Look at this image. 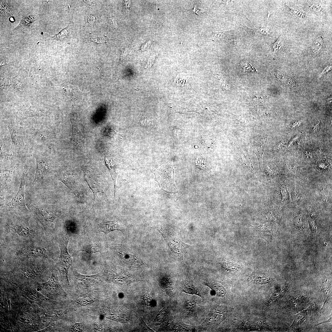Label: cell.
Instances as JSON below:
<instances>
[{
    "label": "cell",
    "mask_w": 332,
    "mask_h": 332,
    "mask_svg": "<svg viewBox=\"0 0 332 332\" xmlns=\"http://www.w3.org/2000/svg\"><path fill=\"white\" fill-rule=\"evenodd\" d=\"M70 236L65 234L61 237L59 240L60 250V256L55 267L58 271L61 279L63 283L66 285L69 284L68 279V272L72 264V259L68 251L67 246Z\"/></svg>",
    "instance_id": "obj_1"
},
{
    "label": "cell",
    "mask_w": 332,
    "mask_h": 332,
    "mask_svg": "<svg viewBox=\"0 0 332 332\" xmlns=\"http://www.w3.org/2000/svg\"><path fill=\"white\" fill-rule=\"evenodd\" d=\"M162 235L172 254L178 261L183 260L185 251L189 246L173 232L162 227H154Z\"/></svg>",
    "instance_id": "obj_2"
},
{
    "label": "cell",
    "mask_w": 332,
    "mask_h": 332,
    "mask_svg": "<svg viewBox=\"0 0 332 332\" xmlns=\"http://www.w3.org/2000/svg\"><path fill=\"white\" fill-rule=\"evenodd\" d=\"M154 173L155 180L162 190L170 193L178 192L174 180V169L172 166L162 164L154 171Z\"/></svg>",
    "instance_id": "obj_3"
},
{
    "label": "cell",
    "mask_w": 332,
    "mask_h": 332,
    "mask_svg": "<svg viewBox=\"0 0 332 332\" xmlns=\"http://www.w3.org/2000/svg\"><path fill=\"white\" fill-rule=\"evenodd\" d=\"M51 252L45 246L30 243L24 245L15 255V258L23 260L30 259L48 258L52 256Z\"/></svg>",
    "instance_id": "obj_4"
},
{
    "label": "cell",
    "mask_w": 332,
    "mask_h": 332,
    "mask_svg": "<svg viewBox=\"0 0 332 332\" xmlns=\"http://www.w3.org/2000/svg\"><path fill=\"white\" fill-rule=\"evenodd\" d=\"M30 208L43 224L51 226L59 216V213L53 206L49 204H31Z\"/></svg>",
    "instance_id": "obj_5"
},
{
    "label": "cell",
    "mask_w": 332,
    "mask_h": 332,
    "mask_svg": "<svg viewBox=\"0 0 332 332\" xmlns=\"http://www.w3.org/2000/svg\"><path fill=\"white\" fill-rule=\"evenodd\" d=\"M57 177L73 192L78 201L85 203L81 186L73 175L65 171H61L57 173Z\"/></svg>",
    "instance_id": "obj_6"
},
{
    "label": "cell",
    "mask_w": 332,
    "mask_h": 332,
    "mask_svg": "<svg viewBox=\"0 0 332 332\" xmlns=\"http://www.w3.org/2000/svg\"><path fill=\"white\" fill-rule=\"evenodd\" d=\"M25 185L24 174L22 176L18 190L11 200L2 208L7 211H16L26 212L28 211L26 207L24 196Z\"/></svg>",
    "instance_id": "obj_7"
},
{
    "label": "cell",
    "mask_w": 332,
    "mask_h": 332,
    "mask_svg": "<svg viewBox=\"0 0 332 332\" xmlns=\"http://www.w3.org/2000/svg\"><path fill=\"white\" fill-rule=\"evenodd\" d=\"M85 181L92 190L93 195L92 208L94 207L97 194L99 192H103L99 176L94 169L89 166H85L83 168Z\"/></svg>",
    "instance_id": "obj_8"
},
{
    "label": "cell",
    "mask_w": 332,
    "mask_h": 332,
    "mask_svg": "<svg viewBox=\"0 0 332 332\" xmlns=\"http://www.w3.org/2000/svg\"><path fill=\"white\" fill-rule=\"evenodd\" d=\"M112 251L114 257L124 264L136 267L144 265L143 262L138 257L124 247L115 246L112 248Z\"/></svg>",
    "instance_id": "obj_9"
},
{
    "label": "cell",
    "mask_w": 332,
    "mask_h": 332,
    "mask_svg": "<svg viewBox=\"0 0 332 332\" xmlns=\"http://www.w3.org/2000/svg\"><path fill=\"white\" fill-rule=\"evenodd\" d=\"M28 308V309H29ZM30 308L25 309L24 308H20L18 310L17 316L15 318L16 322L18 326L26 328L34 329L38 325L40 318L36 313Z\"/></svg>",
    "instance_id": "obj_10"
},
{
    "label": "cell",
    "mask_w": 332,
    "mask_h": 332,
    "mask_svg": "<svg viewBox=\"0 0 332 332\" xmlns=\"http://www.w3.org/2000/svg\"><path fill=\"white\" fill-rule=\"evenodd\" d=\"M38 284L42 290L50 295L53 296L66 295L59 283L57 274L54 272H52L51 276L48 281Z\"/></svg>",
    "instance_id": "obj_11"
},
{
    "label": "cell",
    "mask_w": 332,
    "mask_h": 332,
    "mask_svg": "<svg viewBox=\"0 0 332 332\" xmlns=\"http://www.w3.org/2000/svg\"><path fill=\"white\" fill-rule=\"evenodd\" d=\"M21 293L22 295L29 300L41 304L43 301H46L47 298L43 295L38 292L34 288L30 287L19 285L14 283Z\"/></svg>",
    "instance_id": "obj_12"
},
{
    "label": "cell",
    "mask_w": 332,
    "mask_h": 332,
    "mask_svg": "<svg viewBox=\"0 0 332 332\" xmlns=\"http://www.w3.org/2000/svg\"><path fill=\"white\" fill-rule=\"evenodd\" d=\"M37 168L33 184L41 181L49 173L50 170V166L48 160L44 156L40 155L35 156Z\"/></svg>",
    "instance_id": "obj_13"
},
{
    "label": "cell",
    "mask_w": 332,
    "mask_h": 332,
    "mask_svg": "<svg viewBox=\"0 0 332 332\" xmlns=\"http://www.w3.org/2000/svg\"><path fill=\"white\" fill-rule=\"evenodd\" d=\"M8 232L13 235L26 237L35 234L34 231L30 227L24 224L14 223H8L6 226Z\"/></svg>",
    "instance_id": "obj_14"
},
{
    "label": "cell",
    "mask_w": 332,
    "mask_h": 332,
    "mask_svg": "<svg viewBox=\"0 0 332 332\" xmlns=\"http://www.w3.org/2000/svg\"><path fill=\"white\" fill-rule=\"evenodd\" d=\"M46 269V267L43 264H30L22 268L21 276L26 279H34L40 276Z\"/></svg>",
    "instance_id": "obj_15"
},
{
    "label": "cell",
    "mask_w": 332,
    "mask_h": 332,
    "mask_svg": "<svg viewBox=\"0 0 332 332\" xmlns=\"http://www.w3.org/2000/svg\"><path fill=\"white\" fill-rule=\"evenodd\" d=\"M75 283L79 288H85L98 283L101 279L100 273L93 275H82L77 272L74 273Z\"/></svg>",
    "instance_id": "obj_16"
},
{
    "label": "cell",
    "mask_w": 332,
    "mask_h": 332,
    "mask_svg": "<svg viewBox=\"0 0 332 332\" xmlns=\"http://www.w3.org/2000/svg\"><path fill=\"white\" fill-rule=\"evenodd\" d=\"M267 137L264 135L257 137L254 142V152L256 154L259 162L260 172L263 165L262 158L264 149L267 141Z\"/></svg>",
    "instance_id": "obj_17"
},
{
    "label": "cell",
    "mask_w": 332,
    "mask_h": 332,
    "mask_svg": "<svg viewBox=\"0 0 332 332\" xmlns=\"http://www.w3.org/2000/svg\"><path fill=\"white\" fill-rule=\"evenodd\" d=\"M317 272L322 280L321 291L324 296V303L320 311L323 310L331 296V284L330 279L323 274L316 267Z\"/></svg>",
    "instance_id": "obj_18"
},
{
    "label": "cell",
    "mask_w": 332,
    "mask_h": 332,
    "mask_svg": "<svg viewBox=\"0 0 332 332\" xmlns=\"http://www.w3.org/2000/svg\"><path fill=\"white\" fill-rule=\"evenodd\" d=\"M72 142L73 146L81 152L85 153V149L83 136L75 122L72 121Z\"/></svg>",
    "instance_id": "obj_19"
},
{
    "label": "cell",
    "mask_w": 332,
    "mask_h": 332,
    "mask_svg": "<svg viewBox=\"0 0 332 332\" xmlns=\"http://www.w3.org/2000/svg\"><path fill=\"white\" fill-rule=\"evenodd\" d=\"M8 128L10 133L11 140V147L15 149H19L22 146L23 137L21 133L16 127L12 125H9Z\"/></svg>",
    "instance_id": "obj_20"
},
{
    "label": "cell",
    "mask_w": 332,
    "mask_h": 332,
    "mask_svg": "<svg viewBox=\"0 0 332 332\" xmlns=\"http://www.w3.org/2000/svg\"><path fill=\"white\" fill-rule=\"evenodd\" d=\"M105 161L111 175L113 182L114 188V196H115L116 188V179L117 177V169L118 168V164L116 158L112 156H105Z\"/></svg>",
    "instance_id": "obj_21"
},
{
    "label": "cell",
    "mask_w": 332,
    "mask_h": 332,
    "mask_svg": "<svg viewBox=\"0 0 332 332\" xmlns=\"http://www.w3.org/2000/svg\"><path fill=\"white\" fill-rule=\"evenodd\" d=\"M98 230L105 235L114 231H124V228L117 222L109 221L102 222L98 225Z\"/></svg>",
    "instance_id": "obj_22"
},
{
    "label": "cell",
    "mask_w": 332,
    "mask_h": 332,
    "mask_svg": "<svg viewBox=\"0 0 332 332\" xmlns=\"http://www.w3.org/2000/svg\"><path fill=\"white\" fill-rule=\"evenodd\" d=\"M161 283L164 290L169 296L173 297L175 293V287L172 277L168 275L165 276L161 280Z\"/></svg>",
    "instance_id": "obj_23"
},
{
    "label": "cell",
    "mask_w": 332,
    "mask_h": 332,
    "mask_svg": "<svg viewBox=\"0 0 332 332\" xmlns=\"http://www.w3.org/2000/svg\"><path fill=\"white\" fill-rule=\"evenodd\" d=\"M102 246L100 243L94 242L88 243L83 245L80 251H85L89 254L101 252L102 251Z\"/></svg>",
    "instance_id": "obj_24"
},
{
    "label": "cell",
    "mask_w": 332,
    "mask_h": 332,
    "mask_svg": "<svg viewBox=\"0 0 332 332\" xmlns=\"http://www.w3.org/2000/svg\"><path fill=\"white\" fill-rule=\"evenodd\" d=\"M66 313L63 310L48 311L44 314L45 318L48 322H52L62 318Z\"/></svg>",
    "instance_id": "obj_25"
},
{
    "label": "cell",
    "mask_w": 332,
    "mask_h": 332,
    "mask_svg": "<svg viewBox=\"0 0 332 332\" xmlns=\"http://www.w3.org/2000/svg\"><path fill=\"white\" fill-rule=\"evenodd\" d=\"M302 217L296 216L293 221L294 232L298 235H303L305 232L304 223Z\"/></svg>",
    "instance_id": "obj_26"
},
{
    "label": "cell",
    "mask_w": 332,
    "mask_h": 332,
    "mask_svg": "<svg viewBox=\"0 0 332 332\" xmlns=\"http://www.w3.org/2000/svg\"><path fill=\"white\" fill-rule=\"evenodd\" d=\"M222 314L217 312H213L209 314L207 317L204 323L209 325H217L223 320Z\"/></svg>",
    "instance_id": "obj_27"
},
{
    "label": "cell",
    "mask_w": 332,
    "mask_h": 332,
    "mask_svg": "<svg viewBox=\"0 0 332 332\" xmlns=\"http://www.w3.org/2000/svg\"><path fill=\"white\" fill-rule=\"evenodd\" d=\"M180 289L181 292H184L187 294H195L202 298L200 291L192 283L187 282L184 283L181 286Z\"/></svg>",
    "instance_id": "obj_28"
},
{
    "label": "cell",
    "mask_w": 332,
    "mask_h": 332,
    "mask_svg": "<svg viewBox=\"0 0 332 332\" xmlns=\"http://www.w3.org/2000/svg\"><path fill=\"white\" fill-rule=\"evenodd\" d=\"M314 306L313 304H312L306 309L297 314L290 327L292 328L296 327L303 322L306 319V316L308 314V313Z\"/></svg>",
    "instance_id": "obj_29"
},
{
    "label": "cell",
    "mask_w": 332,
    "mask_h": 332,
    "mask_svg": "<svg viewBox=\"0 0 332 332\" xmlns=\"http://www.w3.org/2000/svg\"><path fill=\"white\" fill-rule=\"evenodd\" d=\"M34 137L38 141L43 142L50 139L52 137V134L48 130L38 131L35 132Z\"/></svg>",
    "instance_id": "obj_30"
},
{
    "label": "cell",
    "mask_w": 332,
    "mask_h": 332,
    "mask_svg": "<svg viewBox=\"0 0 332 332\" xmlns=\"http://www.w3.org/2000/svg\"><path fill=\"white\" fill-rule=\"evenodd\" d=\"M258 229L262 234V236L264 237L265 239H271L273 234V231L271 227L268 224L259 226L258 227L253 226Z\"/></svg>",
    "instance_id": "obj_31"
},
{
    "label": "cell",
    "mask_w": 332,
    "mask_h": 332,
    "mask_svg": "<svg viewBox=\"0 0 332 332\" xmlns=\"http://www.w3.org/2000/svg\"><path fill=\"white\" fill-rule=\"evenodd\" d=\"M65 234L70 237L71 235L76 234L78 231V227L76 223L72 220H68L65 224Z\"/></svg>",
    "instance_id": "obj_32"
},
{
    "label": "cell",
    "mask_w": 332,
    "mask_h": 332,
    "mask_svg": "<svg viewBox=\"0 0 332 332\" xmlns=\"http://www.w3.org/2000/svg\"><path fill=\"white\" fill-rule=\"evenodd\" d=\"M232 33L231 31H222L213 33L212 36L215 41L225 40L229 39L232 36Z\"/></svg>",
    "instance_id": "obj_33"
},
{
    "label": "cell",
    "mask_w": 332,
    "mask_h": 332,
    "mask_svg": "<svg viewBox=\"0 0 332 332\" xmlns=\"http://www.w3.org/2000/svg\"><path fill=\"white\" fill-rule=\"evenodd\" d=\"M184 308L186 310L192 313L196 312L197 309V304L196 301L192 298H187L184 302Z\"/></svg>",
    "instance_id": "obj_34"
},
{
    "label": "cell",
    "mask_w": 332,
    "mask_h": 332,
    "mask_svg": "<svg viewBox=\"0 0 332 332\" xmlns=\"http://www.w3.org/2000/svg\"><path fill=\"white\" fill-rule=\"evenodd\" d=\"M308 221L311 235L313 236H316L317 228L316 220L314 215L311 212L309 214Z\"/></svg>",
    "instance_id": "obj_35"
},
{
    "label": "cell",
    "mask_w": 332,
    "mask_h": 332,
    "mask_svg": "<svg viewBox=\"0 0 332 332\" xmlns=\"http://www.w3.org/2000/svg\"><path fill=\"white\" fill-rule=\"evenodd\" d=\"M206 284L211 287L216 292L217 294L220 296L223 297L226 294V291L224 288L219 284L213 283H210L206 282Z\"/></svg>",
    "instance_id": "obj_36"
},
{
    "label": "cell",
    "mask_w": 332,
    "mask_h": 332,
    "mask_svg": "<svg viewBox=\"0 0 332 332\" xmlns=\"http://www.w3.org/2000/svg\"><path fill=\"white\" fill-rule=\"evenodd\" d=\"M323 42V38L321 37H318L316 39L311 47V49L314 54H317L318 53L322 47Z\"/></svg>",
    "instance_id": "obj_37"
},
{
    "label": "cell",
    "mask_w": 332,
    "mask_h": 332,
    "mask_svg": "<svg viewBox=\"0 0 332 332\" xmlns=\"http://www.w3.org/2000/svg\"><path fill=\"white\" fill-rule=\"evenodd\" d=\"M306 6L311 11L316 14H318L322 10L321 5L314 2L308 3Z\"/></svg>",
    "instance_id": "obj_38"
},
{
    "label": "cell",
    "mask_w": 332,
    "mask_h": 332,
    "mask_svg": "<svg viewBox=\"0 0 332 332\" xmlns=\"http://www.w3.org/2000/svg\"><path fill=\"white\" fill-rule=\"evenodd\" d=\"M285 7L292 15L297 18L303 19L306 16L305 14L302 11L293 9L287 5H285Z\"/></svg>",
    "instance_id": "obj_39"
},
{
    "label": "cell",
    "mask_w": 332,
    "mask_h": 332,
    "mask_svg": "<svg viewBox=\"0 0 332 332\" xmlns=\"http://www.w3.org/2000/svg\"><path fill=\"white\" fill-rule=\"evenodd\" d=\"M70 26L69 25L68 26L63 29L54 37H55L58 40H62L66 38L69 34V28Z\"/></svg>",
    "instance_id": "obj_40"
},
{
    "label": "cell",
    "mask_w": 332,
    "mask_h": 332,
    "mask_svg": "<svg viewBox=\"0 0 332 332\" xmlns=\"http://www.w3.org/2000/svg\"><path fill=\"white\" fill-rule=\"evenodd\" d=\"M221 266L224 269L232 271H236L239 268V267L237 265L231 263H223Z\"/></svg>",
    "instance_id": "obj_41"
},
{
    "label": "cell",
    "mask_w": 332,
    "mask_h": 332,
    "mask_svg": "<svg viewBox=\"0 0 332 332\" xmlns=\"http://www.w3.org/2000/svg\"><path fill=\"white\" fill-rule=\"evenodd\" d=\"M271 278L265 277L258 276L255 279L254 282L257 284L267 283L271 281Z\"/></svg>",
    "instance_id": "obj_42"
},
{
    "label": "cell",
    "mask_w": 332,
    "mask_h": 332,
    "mask_svg": "<svg viewBox=\"0 0 332 332\" xmlns=\"http://www.w3.org/2000/svg\"><path fill=\"white\" fill-rule=\"evenodd\" d=\"M284 43V41L281 38H279L273 44V48L274 52L278 51L282 48Z\"/></svg>",
    "instance_id": "obj_43"
},
{
    "label": "cell",
    "mask_w": 332,
    "mask_h": 332,
    "mask_svg": "<svg viewBox=\"0 0 332 332\" xmlns=\"http://www.w3.org/2000/svg\"><path fill=\"white\" fill-rule=\"evenodd\" d=\"M2 147H0V159L3 160H10L12 157L11 154L7 153L3 151L1 148Z\"/></svg>",
    "instance_id": "obj_44"
},
{
    "label": "cell",
    "mask_w": 332,
    "mask_h": 332,
    "mask_svg": "<svg viewBox=\"0 0 332 332\" xmlns=\"http://www.w3.org/2000/svg\"><path fill=\"white\" fill-rule=\"evenodd\" d=\"M157 55H158V53H154V54L152 56H151L148 59V61L147 62V64H146V67H149L152 66V65H153V64L154 63V61L155 60V59L156 58V57H157Z\"/></svg>",
    "instance_id": "obj_45"
},
{
    "label": "cell",
    "mask_w": 332,
    "mask_h": 332,
    "mask_svg": "<svg viewBox=\"0 0 332 332\" xmlns=\"http://www.w3.org/2000/svg\"><path fill=\"white\" fill-rule=\"evenodd\" d=\"M109 19L110 25L115 30L117 29L118 28L117 23L116 19L110 15L109 16Z\"/></svg>",
    "instance_id": "obj_46"
},
{
    "label": "cell",
    "mask_w": 332,
    "mask_h": 332,
    "mask_svg": "<svg viewBox=\"0 0 332 332\" xmlns=\"http://www.w3.org/2000/svg\"><path fill=\"white\" fill-rule=\"evenodd\" d=\"M73 330L76 331H81L83 330V326L80 323L75 324L72 326Z\"/></svg>",
    "instance_id": "obj_47"
},
{
    "label": "cell",
    "mask_w": 332,
    "mask_h": 332,
    "mask_svg": "<svg viewBox=\"0 0 332 332\" xmlns=\"http://www.w3.org/2000/svg\"><path fill=\"white\" fill-rule=\"evenodd\" d=\"M153 41V39H152L143 44L140 47V50L144 51L148 48L150 47Z\"/></svg>",
    "instance_id": "obj_48"
},
{
    "label": "cell",
    "mask_w": 332,
    "mask_h": 332,
    "mask_svg": "<svg viewBox=\"0 0 332 332\" xmlns=\"http://www.w3.org/2000/svg\"><path fill=\"white\" fill-rule=\"evenodd\" d=\"M279 292L277 291H276L274 293L271 297L270 299L268 301V303L269 304L273 302L274 301L276 300L277 298H278L279 297L278 296L279 295Z\"/></svg>",
    "instance_id": "obj_49"
},
{
    "label": "cell",
    "mask_w": 332,
    "mask_h": 332,
    "mask_svg": "<svg viewBox=\"0 0 332 332\" xmlns=\"http://www.w3.org/2000/svg\"><path fill=\"white\" fill-rule=\"evenodd\" d=\"M196 14L198 16L200 14L204 13L205 11V10H202L200 9L197 8L196 7V6L195 5L194 7L192 8V9L190 10Z\"/></svg>",
    "instance_id": "obj_50"
},
{
    "label": "cell",
    "mask_w": 332,
    "mask_h": 332,
    "mask_svg": "<svg viewBox=\"0 0 332 332\" xmlns=\"http://www.w3.org/2000/svg\"><path fill=\"white\" fill-rule=\"evenodd\" d=\"M129 49L128 46H125L121 50V59H123L124 57L126 56Z\"/></svg>",
    "instance_id": "obj_51"
},
{
    "label": "cell",
    "mask_w": 332,
    "mask_h": 332,
    "mask_svg": "<svg viewBox=\"0 0 332 332\" xmlns=\"http://www.w3.org/2000/svg\"><path fill=\"white\" fill-rule=\"evenodd\" d=\"M87 21L90 24L96 22L95 17L93 15H91L88 17Z\"/></svg>",
    "instance_id": "obj_52"
},
{
    "label": "cell",
    "mask_w": 332,
    "mask_h": 332,
    "mask_svg": "<svg viewBox=\"0 0 332 332\" xmlns=\"http://www.w3.org/2000/svg\"><path fill=\"white\" fill-rule=\"evenodd\" d=\"M125 6L127 9H129L130 5V1H125Z\"/></svg>",
    "instance_id": "obj_53"
},
{
    "label": "cell",
    "mask_w": 332,
    "mask_h": 332,
    "mask_svg": "<svg viewBox=\"0 0 332 332\" xmlns=\"http://www.w3.org/2000/svg\"><path fill=\"white\" fill-rule=\"evenodd\" d=\"M150 121L149 120H144L142 121V124L143 125H145L148 126V125H149V124H150Z\"/></svg>",
    "instance_id": "obj_54"
},
{
    "label": "cell",
    "mask_w": 332,
    "mask_h": 332,
    "mask_svg": "<svg viewBox=\"0 0 332 332\" xmlns=\"http://www.w3.org/2000/svg\"><path fill=\"white\" fill-rule=\"evenodd\" d=\"M332 322V314H331L329 318L327 321L324 322H322L321 323H318V324L316 325V326H318V325H319L320 324H323V323L329 322Z\"/></svg>",
    "instance_id": "obj_55"
},
{
    "label": "cell",
    "mask_w": 332,
    "mask_h": 332,
    "mask_svg": "<svg viewBox=\"0 0 332 332\" xmlns=\"http://www.w3.org/2000/svg\"><path fill=\"white\" fill-rule=\"evenodd\" d=\"M85 2L89 4V5H92L95 4V2L93 1H84Z\"/></svg>",
    "instance_id": "obj_56"
},
{
    "label": "cell",
    "mask_w": 332,
    "mask_h": 332,
    "mask_svg": "<svg viewBox=\"0 0 332 332\" xmlns=\"http://www.w3.org/2000/svg\"><path fill=\"white\" fill-rule=\"evenodd\" d=\"M331 67V66L327 67L323 70V71L322 72V74L326 72H327L328 70H329Z\"/></svg>",
    "instance_id": "obj_57"
}]
</instances>
